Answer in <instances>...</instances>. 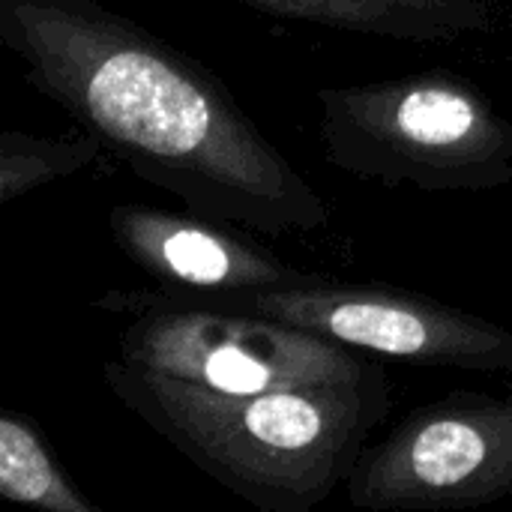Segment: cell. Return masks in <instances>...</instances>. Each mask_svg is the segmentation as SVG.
<instances>
[{"instance_id": "obj_6", "label": "cell", "mask_w": 512, "mask_h": 512, "mask_svg": "<svg viewBox=\"0 0 512 512\" xmlns=\"http://www.w3.org/2000/svg\"><path fill=\"white\" fill-rule=\"evenodd\" d=\"M366 512L474 510L512 495V390H459L402 417L345 480Z\"/></svg>"}, {"instance_id": "obj_4", "label": "cell", "mask_w": 512, "mask_h": 512, "mask_svg": "<svg viewBox=\"0 0 512 512\" xmlns=\"http://www.w3.org/2000/svg\"><path fill=\"white\" fill-rule=\"evenodd\" d=\"M96 309L126 315L120 360L216 393L357 384L381 375L363 351L324 336L192 303H162L144 291H108Z\"/></svg>"}, {"instance_id": "obj_10", "label": "cell", "mask_w": 512, "mask_h": 512, "mask_svg": "<svg viewBox=\"0 0 512 512\" xmlns=\"http://www.w3.org/2000/svg\"><path fill=\"white\" fill-rule=\"evenodd\" d=\"M102 150L99 138L87 132L75 138H36L6 129L0 135V204H12L45 183L78 174Z\"/></svg>"}, {"instance_id": "obj_1", "label": "cell", "mask_w": 512, "mask_h": 512, "mask_svg": "<svg viewBox=\"0 0 512 512\" xmlns=\"http://www.w3.org/2000/svg\"><path fill=\"white\" fill-rule=\"evenodd\" d=\"M0 42L33 90L189 213L273 237L330 222L222 78L138 21L99 0H0Z\"/></svg>"}, {"instance_id": "obj_5", "label": "cell", "mask_w": 512, "mask_h": 512, "mask_svg": "<svg viewBox=\"0 0 512 512\" xmlns=\"http://www.w3.org/2000/svg\"><path fill=\"white\" fill-rule=\"evenodd\" d=\"M144 294L162 303H192L270 318L363 354L429 369L512 375L510 327L402 288L339 285L321 276L312 285L273 291L192 294L159 285Z\"/></svg>"}, {"instance_id": "obj_3", "label": "cell", "mask_w": 512, "mask_h": 512, "mask_svg": "<svg viewBox=\"0 0 512 512\" xmlns=\"http://www.w3.org/2000/svg\"><path fill=\"white\" fill-rule=\"evenodd\" d=\"M324 159L384 186L489 192L512 183V120L447 69L321 87Z\"/></svg>"}, {"instance_id": "obj_7", "label": "cell", "mask_w": 512, "mask_h": 512, "mask_svg": "<svg viewBox=\"0 0 512 512\" xmlns=\"http://www.w3.org/2000/svg\"><path fill=\"white\" fill-rule=\"evenodd\" d=\"M117 249L159 285L192 294H237L312 285L321 276L279 261L258 243L240 240L225 222L198 213L180 216L141 204H117L108 213Z\"/></svg>"}, {"instance_id": "obj_9", "label": "cell", "mask_w": 512, "mask_h": 512, "mask_svg": "<svg viewBox=\"0 0 512 512\" xmlns=\"http://www.w3.org/2000/svg\"><path fill=\"white\" fill-rule=\"evenodd\" d=\"M0 495L45 512H102L63 474L36 426L15 411L0 414Z\"/></svg>"}, {"instance_id": "obj_8", "label": "cell", "mask_w": 512, "mask_h": 512, "mask_svg": "<svg viewBox=\"0 0 512 512\" xmlns=\"http://www.w3.org/2000/svg\"><path fill=\"white\" fill-rule=\"evenodd\" d=\"M258 12L399 42H453L489 33L495 0H240Z\"/></svg>"}, {"instance_id": "obj_2", "label": "cell", "mask_w": 512, "mask_h": 512, "mask_svg": "<svg viewBox=\"0 0 512 512\" xmlns=\"http://www.w3.org/2000/svg\"><path fill=\"white\" fill-rule=\"evenodd\" d=\"M102 378L165 444L261 512L321 507L390 411L387 372L264 393H216L123 360H108Z\"/></svg>"}]
</instances>
